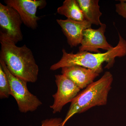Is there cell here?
Segmentation results:
<instances>
[{
    "instance_id": "obj_1",
    "label": "cell",
    "mask_w": 126,
    "mask_h": 126,
    "mask_svg": "<svg viewBox=\"0 0 126 126\" xmlns=\"http://www.w3.org/2000/svg\"><path fill=\"white\" fill-rule=\"evenodd\" d=\"M0 43V59L4 62L11 73L27 82H35L39 68L31 50L26 45L17 46L1 31Z\"/></svg>"
},
{
    "instance_id": "obj_2",
    "label": "cell",
    "mask_w": 126,
    "mask_h": 126,
    "mask_svg": "<svg viewBox=\"0 0 126 126\" xmlns=\"http://www.w3.org/2000/svg\"><path fill=\"white\" fill-rule=\"evenodd\" d=\"M119 41L116 46L105 53H92L89 52L68 53L64 49L62 50L63 55L58 63L51 65L50 69L58 70L64 67L79 65L94 70L100 74L103 71V63H107L105 68L109 69L113 66L116 57L126 55V40L118 33Z\"/></svg>"
},
{
    "instance_id": "obj_3",
    "label": "cell",
    "mask_w": 126,
    "mask_h": 126,
    "mask_svg": "<svg viewBox=\"0 0 126 126\" xmlns=\"http://www.w3.org/2000/svg\"><path fill=\"white\" fill-rule=\"evenodd\" d=\"M113 77L106 72L99 79L90 84L72 100L67 113L60 126L77 113H82L96 106L106 105L109 93L111 88Z\"/></svg>"
},
{
    "instance_id": "obj_4",
    "label": "cell",
    "mask_w": 126,
    "mask_h": 126,
    "mask_svg": "<svg viewBox=\"0 0 126 126\" xmlns=\"http://www.w3.org/2000/svg\"><path fill=\"white\" fill-rule=\"evenodd\" d=\"M0 65L7 75L10 86L11 95L16 99L20 111L25 113L35 111L42 103L28 90L27 82L12 74L4 62L0 59Z\"/></svg>"
},
{
    "instance_id": "obj_5",
    "label": "cell",
    "mask_w": 126,
    "mask_h": 126,
    "mask_svg": "<svg viewBox=\"0 0 126 126\" xmlns=\"http://www.w3.org/2000/svg\"><path fill=\"white\" fill-rule=\"evenodd\" d=\"M55 78L58 89L56 93L52 95L54 102L50 106L54 114L60 112L63 107L69 102H71L81 90L64 75H56Z\"/></svg>"
},
{
    "instance_id": "obj_6",
    "label": "cell",
    "mask_w": 126,
    "mask_h": 126,
    "mask_svg": "<svg viewBox=\"0 0 126 126\" xmlns=\"http://www.w3.org/2000/svg\"><path fill=\"white\" fill-rule=\"evenodd\" d=\"M22 21L18 12L8 5L0 3V31L16 44L23 39L21 30Z\"/></svg>"
},
{
    "instance_id": "obj_7",
    "label": "cell",
    "mask_w": 126,
    "mask_h": 126,
    "mask_svg": "<svg viewBox=\"0 0 126 126\" xmlns=\"http://www.w3.org/2000/svg\"><path fill=\"white\" fill-rule=\"evenodd\" d=\"M4 2L16 10L25 25L33 30L37 28L40 19L36 15L37 9L47 4L45 0H5Z\"/></svg>"
},
{
    "instance_id": "obj_8",
    "label": "cell",
    "mask_w": 126,
    "mask_h": 126,
    "mask_svg": "<svg viewBox=\"0 0 126 126\" xmlns=\"http://www.w3.org/2000/svg\"><path fill=\"white\" fill-rule=\"evenodd\" d=\"M100 26L97 29L91 27L83 31L81 45L79 47V52H92L96 53H101L98 50L99 49L107 51L114 47L109 44L104 35L106 24L102 23Z\"/></svg>"
},
{
    "instance_id": "obj_9",
    "label": "cell",
    "mask_w": 126,
    "mask_h": 126,
    "mask_svg": "<svg viewBox=\"0 0 126 126\" xmlns=\"http://www.w3.org/2000/svg\"><path fill=\"white\" fill-rule=\"evenodd\" d=\"M62 31L67 38L68 44L70 47H77L81 44L85 30L91 28L92 24L86 20L78 21L67 19H57Z\"/></svg>"
},
{
    "instance_id": "obj_10",
    "label": "cell",
    "mask_w": 126,
    "mask_h": 126,
    "mask_svg": "<svg viewBox=\"0 0 126 126\" xmlns=\"http://www.w3.org/2000/svg\"><path fill=\"white\" fill-rule=\"evenodd\" d=\"M61 73L69 79L80 89L86 88L99 74L94 70L79 66L73 65L62 68Z\"/></svg>"
},
{
    "instance_id": "obj_11",
    "label": "cell",
    "mask_w": 126,
    "mask_h": 126,
    "mask_svg": "<svg viewBox=\"0 0 126 126\" xmlns=\"http://www.w3.org/2000/svg\"><path fill=\"white\" fill-rule=\"evenodd\" d=\"M83 13L86 20L92 24L100 25L102 24L100 18L102 15L100 11L98 0H77Z\"/></svg>"
},
{
    "instance_id": "obj_12",
    "label": "cell",
    "mask_w": 126,
    "mask_h": 126,
    "mask_svg": "<svg viewBox=\"0 0 126 126\" xmlns=\"http://www.w3.org/2000/svg\"><path fill=\"white\" fill-rule=\"evenodd\" d=\"M57 13L72 20H85L83 13L77 0H65L63 5L57 9Z\"/></svg>"
},
{
    "instance_id": "obj_13",
    "label": "cell",
    "mask_w": 126,
    "mask_h": 126,
    "mask_svg": "<svg viewBox=\"0 0 126 126\" xmlns=\"http://www.w3.org/2000/svg\"><path fill=\"white\" fill-rule=\"evenodd\" d=\"M10 95V86L9 79L0 65V98L1 99L7 98Z\"/></svg>"
},
{
    "instance_id": "obj_14",
    "label": "cell",
    "mask_w": 126,
    "mask_h": 126,
    "mask_svg": "<svg viewBox=\"0 0 126 126\" xmlns=\"http://www.w3.org/2000/svg\"><path fill=\"white\" fill-rule=\"evenodd\" d=\"M63 121V119L60 118L46 119L42 121L41 126H60Z\"/></svg>"
},
{
    "instance_id": "obj_15",
    "label": "cell",
    "mask_w": 126,
    "mask_h": 126,
    "mask_svg": "<svg viewBox=\"0 0 126 126\" xmlns=\"http://www.w3.org/2000/svg\"><path fill=\"white\" fill-rule=\"evenodd\" d=\"M120 1V3L115 5L116 11L119 16L126 19V0Z\"/></svg>"
}]
</instances>
